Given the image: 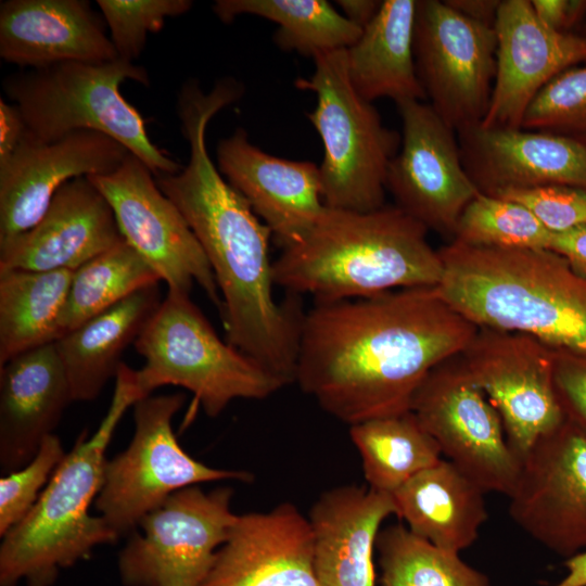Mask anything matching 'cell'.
I'll use <instances>...</instances> for the list:
<instances>
[{
	"mask_svg": "<svg viewBox=\"0 0 586 586\" xmlns=\"http://www.w3.org/2000/svg\"><path fill=\"white\" fill-rule=\"evenodd\" d=\"M477 330L436 286L316 302L302 317L294 382L349 425L403 413L429 372Z\"/></svg>",
	"mask_w": 586,
	"mask_h": 586,
	"instance_id": "obj_1",
	"label": "cell"
},
{
	"mask_svg": "<svg viewBox=\"0 0 586 586\" xmlns=\"http://www.w3.org/2000/svg\"><path fill=\"white\" fill-rule=\"evenodd\" d=\"M188 164L156 182L195 234L221 293L227 342L284 384L294 382L303 314L272 294L270 229L212 161L206 140L189 141Z\"/></svg>",
	"mask_w": 586,
	"mask_h": 586,
	"instance_id": "obj_2",
	"label": "cell"
},
{
	"mask_svg": "<svg viewBox=\"0 0 586 586\" xmlns=\"http://www.w3.org/2000/svg\"><path fill=\"white\" fill-rule=\"evenodd\" d=\"M428 231L396 205L369 212L326 206L309 232L272 263L275 285L316 302L436 286L443 263Z\"/></svg>",
	"mask_w": 586,
	"mask_h": 586,
	"instance_id": "obj_3",
	"label": "cell"
},
{
	"mask_svg": "<svg viewBox=\"0 0 586 586\" xmlns=\"http://www.w3.org/2000/svg\"><path fill=\"white\" fill-rule=\"evenodd\" d=\"M442 297L479 328L519 332L586 353V276L560 254L472 246L438 249Z\"/></svg>",
	"mask_w": 586,
	"mask_h": 586,
	"instance_id": "obj_4",
	"label": "cell"
},
{
	"mask_svg": "<svg viewBox=\"0 0 586 586\" xmlns=\"http://www.w3.org/2000/svg\"><path fill=\"white\" fill-rule=\"evenodd\" d=\"M110 408L88 436L77 437L31 510L2 536L0 586H52L62 570L119 538L101 515L90 513L101 489L105 451L128 407L143 398L135 370L124 362Z\"/></svg>",
	"mask_w": 586,
	"mask_h": 586,
	"instance_id": "obj_5",
	"label": "cell"
},
{
	"mask_svg": "<svg viewBox=\"0 0 586 586\" xmlns=\"http://www.w3.org/2000/svg\"><path fill=\"white\" fill-rule=\"evenodd\" d=\"M126 80L150 85L143 66L117 58L22 69L5 76L2 89L36 140L52 142L79 130L98 131L124 145L154 176L180 171L183 165L151 141L144 118L120 93Z\"/></svg>",
	"mask_w": 586,
	"mask_h": 586,
	"instance_id": "obj_6",
	"label": "cell"
},
{
	"mask_svg": "<svg viewBox=\"0 0 586 586\" xmlns=\"http://www.w3.org/2000/svg\"><path fill=\"white\" fill-rule=\"evenodd\" d=\"M135 348L145 360L135 370L142 397L164 385L180 386L208 417H217L234 399H265L285 385L224 342L190 294L167 291Z\"/></svg>",
	"mask_w": 586,
	"mask_h": 586,
	"instance_id": "obj_7",
	"label": "cell"
},
{
	"mask_svg": "<svg viewBox=\"0 0 586 586\" xmlns=\"http://www.w3.org/2000/svg\"><path fill=\"white\" fill-rule=\"evenodd\" d=\"M315 69L295 86L316 94L307 118L321 138L319 165L326 206L356 212L383 207L390 162L400 137L386 128L372 102L354 88L347 71L346 49L314 58Z\"/></svg>",
	"mask_w": 586,
	"mask_h": 586,
	"instance_id": "obj_8",
	"label": "cell"
},
{
	"mask_svg": "<svg viewBox=\"0 0 586 586\" xmlns=\"http://www.w3.org/2000/svg\"><path fill=\"white\" fill-rule=\"evenodd\" d=\"M183 402L182 393L137 400L130 443L106 459L94 506L118 538L133 532L148 513L178 491L209 482L253 480L246 471L206 466L180 446L173 418Z\"/></svg>",
	"mask_w": 586,
	"mask_h": 586,
	"instance_id": "obj_9",
	"label": "cell"
},
{
	"mask_svg": "<svg viewBox=\"0 0 586 586\" xmlns=\"http://www.w3.org/2000/svg\"><path fill=\"white\" fill-rule=\"evenodd\" d=\"M233 489L176 492L148 513L118 553L125 586H201L237 514Z\"/></svg>",
	"mask_w": 586,
	"mask_h": 586,
	"instance_id": "obj_10",
	"label": "cell"
},
{
	"mask_svg": "<svg viewBox=\"0 0 586 586\" xmlns=\"http://www.w3.org/2000/svg\"><path fill=\"white\" fill-rule=\"evenodd\" d=\"M410 410L442 455L485 493L511 494L520 460L507 441L499 413L472 380L460 354L429 372Z\"/></svg>",
	"mask_w": 586,
	"mask_h": 586,
	"instance_id": "obj_11",
	"label": "cell"
},
{
	"mask_svg": "<svg viewBox=\"0 0 586 586\" xmlns=\"http://www.w3.org/2000/svg\"><path fill=\"white\" fill-rule=\"evenodd\" d=\"M413 51L419 80L438 116L456 132L481 124L496 74L494 27L445 1L417 0Z\"/></svg>",
	"mask_w": 586,
	"mask_h": 586,
	"instance_id": "obj_12",
	"label": "cell"
},
{
	"mask_svg": "<svg viewBox=\"0 0 586 586\" xmlns=\"http://www.w3.org/2000/svg\"><path fill=\"white\" fill-rule=\"evenodd\" d=\"M112 207L123 239L153 268L168 291L190 294L198 283L220 308L209 263L184 217L154 174L129 153L112 173L90 176Z\"/></svg>",
	"mask_w": 586,
	"mask_h": 586,
	"instance_id": "obj_13",
	"label": "cell"
},
{
	"mask_svg": "<svg viewBox=\"0 0 586 586\" xmlns=\"http://www.w3.org/2000/svg\"><path fill=\"white\" fill-rule=\"evenodd\" d=\"M460 355L519 460L564 420L553 386V347L524 333L479 328Z\"/></svg>",
	"mask_w": 586,
	"mask_h": 586,
	"instance_id": "obj_14",
	"label": "cell"
},
{
	"mask_svg": "<svg viewBox=\"0 0 586 586\" xmlns=\"http://www.w3.org/2000/svg\"><path fill=\"white\" fill-rule=\"evenodd\" d=\"M509 514L532 538L571 558L586 548V431L564 420L520 460Z\"/></svg>",
	"mask_w": 586,
	"mask_h": 586,
	"instance_id": "obj_15",
	"label": "cell"
},
{
	"mask_svg": "<svg viewBox=\"0 0 586 586\" xmlns=\"http://www.w3.org/2000/svg\"><path fill=\"white\" fill-rule=\"evenodd\" d=\"M403 133L390 162L386 190L396 206L428 228L454 238L466 206L480 193L461 158L456 131L429 103H396Z\"/></svg>",
	"mask_w": 586,
	"mask_h": 586,
	"instance_id": "obj_16",
	"label": "cell"
},
{
	"mask_svg": "<svg viewBox=\"0 0 586 586\" xmlns=\"http://www.w3.org/2000/svg\"><path fill=\"white\" fill-rule=\"evenodd\" d=\"M129 153L98 131L79 130L52 142L26 132L0 167V245L31 229L65 183L112 173Z\"/></svg>",
	"mask_w": 586,
	"mask_h": 586,
	"instance_id": "obj_17",
	"label": "cell"
},
{
	"mask_svg": "<svg viewBox=\"0 0 586 586\" xmlns=\"http://www.w3.org/2000/svg\"><path fill=\"white\" fill-rule=\"evenodd\" d=\"M494 29L496 74L480 125L519 129L527 107L551 79L586 63V36L548 28L536 16L531 0H501Z\"/></svg>",
	"mask_w": 586,
	"mask_h": 586,
	"instance_id": "obj_18",
	"label": "cell"
},
{
	"mask_svg": "<svg viewBox=\"0 0 586 586\" xmlns=\"http://www.w3.org/2000/svg\"><path fill=\"white\" fill-rule=\"evenodd\" d=\"M217 167L282 249L302 240L326 205L319 166L268 154L239 127L217 145Z\"/></svg>",
	"mask_w": 586,
	"mask_h": 586,
	"instance_id": "obj_19",
	"label": "cell"
},
{
	"mask_svg": "<svg viewBox=\"0 0 586 586\" xmlns=\"http://www.w3.org/2000/svg\"><path fill=\"white\" fill-rule=\"evenodd\" d=\"M201 586H318L308 518L292 502L237 514Z\"/></svg>",
	"mask_w": 586,
	"mask_h": 586,
	"instance_id": "obj_20",
	"label": "cell"
},
{
	"mask_svg": "<svg viewBox=\"0 0 586 586\" xmlns=\"http://www.w3.org/2000/svg\"><path fill=\"white\" fill-rule=\"evenodd\" d=\"M457 135L463 166L482 193L550 184L586 190V143L582 140L480 124Z\"/></svg>",
	"mask_w": 586,
	"mask_h": 586,
	"instance_id": "obj_21",
	"label": "cell"
},
{
	"mask_svg": "<svg viewBox=\"0 0 586 586\" xmlns=\"http://www.w3.org/2000/svg\"><path fill=\"white\" fill-rule=\"evenodd\" d=\"M122 239L104 195L78 177L60 188L31 229L0 245V271H74Z\"/></svg>",
	"mask_w": 586,
	"mask_h": 586,
	"instance_id": "obj_22",
	"label": "cell"
},
{
	"mask_svg": "<svg viewBox=\"0 0 586 586\" xmlns=\"http://www.w3.org/2000/svg\"><path fill=\"white\" fill-rule=\"evenodd\" d=\"M101 13L87 0H4L0 58L23 69L117 59Z\"/></svg>",
	"mask_w": 586,
	"mask_h": 586,
	"instance_id": "obj_23",
	"label": "cell"
},
{
	"mask_svg": "<svg viewBox=\"0 0 586 586\" xmlns=\"http://www.w3.org/2000/svg\"><path fill=\"white\" fill-rule=\"evenodd\" d=\"M392 514V495L370 487L341 485L321 494L308 517L318 586H375V543Z\"/></svg>",
	"mask_w": 586,
	"mask_h": 586,
	"instance_id": "obj_24",
	"label": "cell"
},
{
	"mask_svg": "<svg viewBox=\"0 0 586 586\" xmlns=\"http://www.w3.org/2000/svg\"><path fill=\"white\" fill-rule=\"evenodd\" d=\"M74 402L54 343L28 351L0 366V468L26 464Z\"/></svg>",
	"mask_w": 586,
	"mask_h": 586,
	"instance_id": "obj_25",
	"label": "cell"
},
{
	"mask_svg": "<svg viewBox=\"0 0 586 586\" xmlns=\"http://www.w3.org/2000/svg\"><path fill=\"white\" fill-rule=\"evenodd\" d=\"M485 492L454 463L441 459L392 494L396 514L408 530L459 553L479 537L487 520Z\"/></svg>",
	"mask_w": 586,
	"mask_h": 586,
	"instance_id": "obj_26",
	"label": "cell"
},
{
	"mask_svg": "<svg viewBox=\"0 0 586 586\" xmlns=\"http://www.w3.org/2000/svg\"><path fill=\"white\" fill-rule=\"evenodd\" d=\"M161 303L158 284L142 289L54 342L74 402L95 399L116 377L124 351Z\"/></svg>",
	"mask_w": 586,
	"mask_h": 586,
	"instance_id": "obj_27",
	"label": "cell"
},
{
	"mask_svg": "<svg viewBox=\"0 0 586 586\" xmlns=\"http://www.w3.org/2000/svg\"><path fill=\"white\" fill-rule=\"evenodd\" d=\"M417 0H384L358 39L346 48L347 71L367 101L426 99L415 61Z\"/></svg>",
	"mask_w": 586,
	"mask_h": 586,
	"instance_id": "obj_28",
	"label": "cell"
},
{
	"mask_svg": "<svg viewBox=\"0 0 586 586\" xmlns=\"http://www.w3.org/2000/svg\"><path fill=\"white\" fill-rule=\"evenodd\" d=\"M72 276L71 270L0 271V366L60 337Z\"/></svg>",
	"mask_w": 586,
	"mask_h": 586,
	"instance_id": "obj_29",
	"label": "cell"
},
{
	"mask_svg": "<svg viewBox=\"0 0 586 586\" xmlns=\"http://www.w3.org/2000/svg\"><path fill=\"white\" fill-rule=\"evenodd\" d=\"M349 436L368 487L390 495L442 459L436 441L411 410L353 424Z\"/></svg>",
	"mask_w": 586,
	"mask_h": 586,
	"instance_id": "obj_30",
	"label": "cell"
},
{
	"mask_svg": "<svg viewBox=\"0 0 586 586\" xmlns=\"http://www.w3.org/2000/svg\"><path fill=\"white\" fill-rule=\"evenodd\" d=\"M213 11L222 23L244 14L269 20L278 25L273 41L280 49L311 59L351 47L362 30L326 0H217Z\"/></svg>",
	"mask_w": 586,
	"mask_h": 586,
	"instance_id": "obj_31",
	"label": "cell"
},
{
	"mask_svg": "<svg viewBox=\"0 0 586 586\" xmlns=\"http://www.w3.org/2000/svg\"><path fill=\"white\" fill-rule=\"evenodd\" d=\"M160 281L153 268L122 239L73 271L59 322L60 337Z\"/></svg>",
	"mask_w": 586,
	"mask_h": 586,
	"instance_id": "obj_32",
	"label": "cell"
},
{
	"mask_svg": "<svg viewBox=\"0 0 586 586\" xmlns=\"http://www.w3.org/2000/svg\"><path fill=\"white\" fill-rule=\"evenodd\" d=\"M375 549L381 586H491L459 553L438 548L403 524L380 530Z\"/></svg>",
	"mask_w": 586,
	"mask_h": 586,
	"instance_id": "obj_33",
	"label": "cell"
},
{
	"mask_svg": "<svg viewBox=\"0 0 586 586\" xmlns=\"http://www.w3.org/2000/svg\"><path fill=\"white\" fill-rule=\"evenodd\" d=\"M551 237L522 204L480 192L460 215L451 240L482 247L548 250Z\"/></svg>",
	"mask_w": 586,
	"mask_h": 586,
	"instance_id": "obj_34",
	"label": "cell"
},
{
	"mask_svg": "<svg viewBox=\"0 0 586 586\" xmlns=\"http://www.w3.org/2000/svg\"><path fill=\"white\" fill-rule=\"evenodd\" d=\"M521 128L569 136L586 143V63L551 79L527 107Z\"/></svg>",
	"mask_w": 586,
	"mask_h": 586,
	"instance_id": "obj_35",
	"label": "cell"
},
{
	"mask_svg": "<svg viewBox=\"0 0 586 586\" xmlns=\"http://www.w3.org/2000/svg\"><path fill=\"white\" fill-rule=\"evenodd\" d=\"M118 59L133 62L149 34L162 31L169 17L190 11V0H97Z\"/></svg>",
	"mask_w": 586,
	"mask_h": 586,
	"instance_id": "obj_36",
	"label": "cell"
},
{
	"mask_svg": "<svg viewBox=\"0 0 586 586\" xmlns=\"http://www.w3.org/2000/svg\"><path fill=\"white\" fill-rule=\"evenodd\" d=\"M65 455L61 440L50 434L26 464L0 479L1 537L31 510Z\"/></svg>",
	"mask_w": 586,
	"mask_h": 586,
	"instance_id": "obj_37",
	"label": "cell"
},
{
	"mask_svg": "<svg viewBox=\"0 0 586 586\" xmlns=\"http://www.w3.org/2000/svg\"><path fill=\"white\" fill-rule=\"evenodd\" d=\"M495 195L525 206L552 233L586 226V190L560 184L498 191Z\"/></svg>",
	"mask_w": 586,
	"mask_h": 586,
	"instance_id": "obj_38",
	"label": "cell"
},
{
	"mask_svg": "<svg viewBox=\"0 0 586 586\" xmlns=\"http://www.w3.org/2000/svg\"><path fill=\"white\" fill-rule=\"evenodd\" d=\"M553 386L564 417L586 431V353L555 348Z\"/></svg>",
	"mask_w": 586,
	"mask_h": 586,
	"instance_id": "obj_39",
	"label": "cell"
},
{
	"mask_svg": "<svg viewBox=\"0 0 586 586\" xmlns=\"http://www.w3.org/2000/svg\"><path fill=\"white\" fill-rule=\"evenodd\" d=\"M538 20L558 33L571 29L586 16V0H531Z\"/></svg>",
	"mask_w": 586,
	"mask_h": 586,
	"instance_id": "obj_40",
	"label": "cell"
},
{
	"mask_svg": "<svg viewBox=\"0 0 586 586\" xmlns=\"http://www.w3.org/2000/svg\"><path fill=\"white\" fill-rule=\"evenodd\" d=\"M26 133V124L18 107L0 99V167L13 156Z\"/></svg>",
	"mask_w": 586,
	"mask_h": 586,
	"instance_id": "obj_41",
	"label": "cell"
},
{
	"mask_svg": "<svg viewBox=\"0 0 586 586\" xmlns=\"http://www.w3.org/2000/svg\"><path fill=\"white\" fill-rule=\"evenodd\" d=\"M548 250L566 258L576 271L586 276V226L552 233Z\"/></svg>",
	"mask_w": 586,
	"mask_h": 586,
	"instance_id": "obj_42",
	"label": "cell"
},
{
	"mask_svg": "<svg viewBox=\"0 0 586 586\" xmlns=\"http://www.w3.org/2000/svg\"><path fill=\"white\" fill-rule=\"evenodd\" d=\"M445 3L462 16L494 27L501 0H444Z\"/></svg>",
	"mask_w": 586,
	"mask_h": 586,
	"instance_id": "obj_43",
	"label": "cell"
},
{
	"mask_svg": "<svg viewBox=\"0 0 586 586\" xmlns=\"http://www.w3.org/2000/svg\"><path fill=\"white\" fill-rule=\"evenodd\" d=\"M341 13L359 28L367 26L378 13L382 1L378 0H336Z\"/></svg>",
	"mask_w": 586,
	"mask_h": 586,
	"instance_id": "obj_44",
	"label": "cell"
},
{
	"mask_svg": "<svg viewBox=\"0 0 586 586\" xmlns=\"http://www.w3.org/2000/svg\"><path fill=\"white\" fill-rule=\"evenodd\" d=\"M564 566L568 573L555 586H586V551L569 558Z\"/></svg>",
	"mask_w": 586,
	"mask_h": 586,
	"instance_id": "obj_45",
	"label": "cell"
},
{
	"mask_svg": "<svg viewBox=\"0 0 586 586\" xmlns=\"http://www.w3.org/2000/svg\"><path fill=\"white\" fill-rule=\"evenodd\" d=\"M585 36H586V23H585Z\"/></svg>",
	"mask_w": 586,
	"mask_h": 586,
	"instance_id": "obj_46",
	"label": "cell"
}]
</instances>
